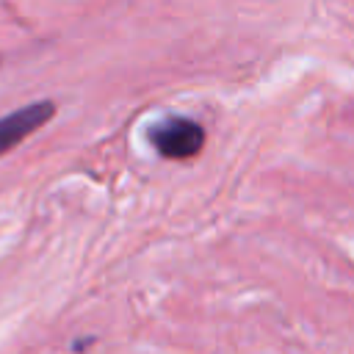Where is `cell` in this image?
I'll return each mask as SVG.
<instances>
[{
	"label": "cell",
	"instance_id": "6da1fadb",
	"mask_svg": "<svg viewBox=\"0 0 354 354\" xmlns=\"http://www.w3.org/2000/svg\"><path fill=\"white\" fill-rule=\"evenodd\" d=\"M147 141L160 158L185 160L205 147V127L183 113H166L147 127Z\"/></svg>",
	"mask_w": 354,
	"mask_h": 354
},
{
	"label": "cell",
	"instance_id": "7a4b0ae2",
	"mask_svg": "<svg viewBox=\"0 0 354 354\" xmlns=\"http://www.w3.org/2000/svg\"><path fill=\"white\" fill-rule=\"evenodd\" d=\"M53 116H55V102H50V100L28 102V105L0 116V155L8 152L11 147H17L19 141H25L30 133H36Z\"/></svg>",
	"mask_w": 354,
	"mask_h": 354
}]
</instances>
